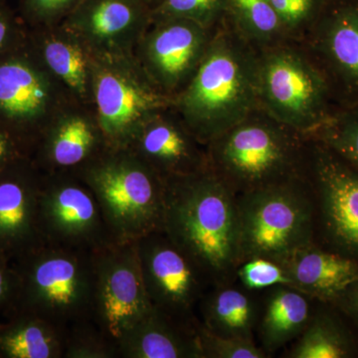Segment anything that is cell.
<instances>
[{
	"mask_svg": "<svg viewBox=\"0 0 358 358\" xmlns=\"http://www.w3.org/2000/svg\"><path fill=\"white\" fill-rule=\"evenodd\" d=\"M164 182L162 231L211 286L235 282L241 263L237 195L209 169Z\"/></svg>",
	"mask_w": 358,
	"mask_h": 358,
	"instance_id": "cell-1",
	"label": "cell"
},
{
	"mask_svg": "<svg viewBox=\"0 0 358 358\" xmlns=\"http://www.w3.org/2000/svg\"><path fill=\"white\" fill-rule=\"evenodd\" d=\"M257 67L258 50L223 20L194 74L174 99L185 126L204 145L259 108Z\"/></svg>",
	"mask_w": 358,
	"mask_h": 358,
	"instance_id": "cell-2",
	"label": "cell"
},
{
	"mask_svg": "<svg viewBox=\"0 0 358 358\" xmlns=\"http://www.w3.org/2000/svg\"><path fill=\"white\" fill-rule=\"evenodd\" d=\"M206 145L209 169L236 195L303 178L307 138L260 108Z\"/></svg>",
	"mask_w": 358,
	"mask_h": 358,
	"instance_id": "cell-3",
	"label": "cell"
},
{
	"mask_svg": "<svg viewBox=\"0 0 358 358\" xmlns=\"http://www.w3.org/2000/svg\"><path fill=\"white\" fill-rule=\"evenodd\" d=\"M94 254L43 244L11 261L18 275L14 313L36 315L66 331L92 322Z\"/></svg>",
	"mask_w": 358,
	"mask_h": 358,
	"instance_id": "cell-4",
	"label": "cell"
},
{
	"mask_svg": "<svg viewBox=\"0 0 358 358\" xmlns=\"http://www.w3.org/2000/svg\"><path fill=\"white\" fill-rule=\"evenodd\" d=\"M257 92L260 109L306 138L338 107L324 71L299 40L258 50Z\"/></svg>",
	"mask_w": 358,
	"mask_h": 358,
	"instance_id": "cell-5",
	"label": "cell"
},
{
	"mask_svg": "<svg viewBox=\"0 0 358 358\" xmlns=\"http://www.w3.org/2000/svg\"><path fill=\"white\" fill-rule=\"evenodd\" d=\"M79 176L96 195L117 243L162 230L166 182L131 150L108 148Z\"/></svg>",
	"mask_w": 358,
	"mask_h": 358,
	"instance_id": "cell-6",
	"label": "cell"
},
{
	"mask_svg": "<svg viewBox=\"0 0 358 358\" xmlns=\"http://www.w3.org/2000/svg\"><path fill=\"white\" fill-rule=\"evenodd\" d=\"M237 205L241 263L252 258L281 262L317 242L315 202L305 176L242 193Z\"/></svg>",
	"mask_w": 358,
	"mask_h": 358,
	"instance_id": "cell-7",
	"label": "cell"
},
{
	"mask_svg": "<svg viewBox=\"0 0 358 358\" xmlns=\"http://www.w3.org/2000/svg\"><path fill=\"white\" fill-rule=\"evenodd\" d=\"M303 176L315 207L317 243L358 261V171L307 138Z\"/></svg>",
	"mask_w": 358,
	"mask_h": 358,
	"instance_id": "cell-8",
	"label": "cell"
},
{
	"mask_svg": "<svg viewBox=\"0 0 358 358\" xmlns=\"http://www.w3.org/2000/svg\"><path fill=\"white\" fill-rule=\"evenodd\" d=\"M38 219L44 244L96 252L117 243L96 195L79 174L42 176Z\"/></svg>",
	"mask_w": 358,
	"mask_h": 358,
	"instance_id": "cell-9",
	"label": "cell"
},
{
	"mask_svg": "<svg viewBox=\"0 0 358 358\" xmlns=\"http://www.w3.org/2000/svg\"><path fill=\"white\" fill-rule=\"evenodd\" d=\"M138 262L152 307L174 319L195 324V310L211 284L164 231L136 240Z\"/></svg>",
	"mask_w": 358,
	"mask_h": 358,
	"instance_id": "cell-10",
	"label": "cell"
},
{
	"mask_svg": "<svg viewBox=\"0 0 358 358\" xmlns=\"http://www.w3.org/2000/svg\"><path fill=\"white\" fill-rule=\"evenodd\" d=\"M92 322L117 343L154 308L148 300L136 242L115 243L94 254Z\"/></svg>",
	"mask_w": 358,
	"mask_h": 358,
	"instance_id": "cell-11",
	"label": "cell"
},
{
	"mask_svg": "<svg viewBox=\"0 0 358 358\" xmlns=\"http://www.w3.org/2000/svg\"><path fill=\"white\" fill-rule=\"evenodd\" d=\"M98 128L109 148H124L141 127L174 99L127 71L99 67L94 74Z\"/></svg>",
	"mask_w": 358,
	"mask_h": 358,
	"instance_id": "cell-12",
	"label": "cell"
},
{
	"mask_svg": "<svg viewBox=\"0 0 358 358\" xmlns=\"http://www.w3.org/2000/svg\"><path fill=\"white\" fill-rule=\"evenodd\" d=\"M324 71L334 100L358 103V0H333L301 40Z\"/></svg>",
	"mask_w": 358,
	"mask_h": 358,
	"instance_id": "cell-13",
	"label": "cell"
},
{
	"mask_svg": "<svg viewBox=\"0 0 358 358\" xmlns=\"http://www.w3.org/2000/svg\"><path fill=\"white\" fill-rule=\"evenodd\" d=\"M42 176L29 159L0 173V256L13 261L44 244L38 202Z\"/></svg>",
	"mask_w": 358,
	"mask_h": 358,
	"instance_id": "cell-14",
	"label": "cell"
},
{
	"mask_svg": "<svg viewBox=\"0 0 358 358\" xmlns=\"http://www.w3.org/2000/svg\"><path fill=\"white\" fill-rule=\"evenodd\" d=\"M49 101L48 80L27 54H0V127L25 148L26 134L43 117Z\"/></svg>",
	"mask_w": 358,
	"mask_h": 358,
	"instance_id": "cell-15",
	"label": "cell"
},
{
	"mask_svg": "<svg viewBox=\"0 0 358 358\" xmlns=\"http://www.w3.org/2000/svg\"><path fill=\"white\" fill-rule=\"evenodd\" d=\"M213 31L182 18L155 21L145 42V59L157 83L167 91L185 86L199 67Z\"/></svg>",
	"mask_w": 358,
	"mask_h": 358,
	"instance_id": "cell-16",
	"label": "cell"
},
{
	"mask_svg": "<svg viewBox=\"0 0 358 358\" xmlns=\"http://www.w3.org/2000/svg\"><path fill=\"white\" fill-rule=\"evenodd\" d=\"M159 114L148 120L124 148L143 159L164 179L208 169L207 145L185 122L181 126Z\"/></svg>",
	"mask_w": 358,
	"mask_h": 358,
	"instance_id": "cell-17",
	"label": "cell"
},
{
	"mask_svg": "<svg viewBox=\"0 0 358 358\" xmlns=\"http://www.w3.org/2000/svg\"><path fill=\"white\" fill-rule=\"evenodd\" d=\"M289 286L313 300L334 303L358 281V261L315 242L281 262Z\"/></svg>",
	"mask_w": 358,
	"mask_h": 358,
	"instance_id": "cell-18",
	"label": "cell"
},
{
	"mask_svg": "<svg viewBox=\"0 0 358 358\" xmlns=\"http://www.w3.org/2000/svg\"><path fill=\"white\" fill-rule=\"evenodd\" d=\"M197 324L152 310L117 341L120 358H203Z\"/></svg>",
	"mask_w": 358,
	"mask_h": 358,
	"instance_id": "cell-19",
	"label": "cell"
},
{
	"mask_svg": "<svg viewBox=\"0 0 358 358\" xmlns=\"http://www.w3.org/2000/svg\"><path fill=\"white\" fill-rule=\"evenodd\" d=\"M152 18V8L140 0H79L68 26L93 43L113 46Z\"/></svg>",
	"mask_w": 358,
	"mask_h": 358,
	"instance_id": "cell-20",
	"label": "cell"
},
{
	"mask_svg": "<svg viewBox=\"0 0 358 358\" xmlns=\"http://www.w3.org/2000/svg\"><path fill=\"white\" fill-rule=\"evenodd\" d=\"M40 164L47 174L81 173L109 145L100 129L88 120L72 115L61 120L43 134Z\"/></svg>",
	"mask_w": 358,
	"mask_h": 358,
	"instance_id": "cell-21",
	"label": "cell"
},
{
	"mask_svg": "<svg viewBox=\"0 0 358 358\" xmlns=\"http://www.w3.org/2000/svg\"><path fill=\"white\" fill-rule=\"evenodd\" d=\"M312 301L287 285L267 289L256 327L259 345L267 357L300 336L315 312Z\"/></svg>",
	"mask_w": 358,
	"mask_h": 358,
	"instance_id": "cell-22",
	"label": "cell"
},
{
	"mask_svg": "<svg viewBox=\"0 0 358 358\" xmlns=\"http://www.w3.org/2000/svg\"><path fill=\"white\" fill-rule=\"evenodd\" d=\"M233 282L207 289L199 303L200 324L219 336L255 339L260 305L252 292Z\"/></svg>",
	"mask_w": 358,
	"mask_h": 358,
	"instance_id": "cell-23",
	"label": "cell"
},
{
	"mask_svg": "<svg viewBox=\"0 0 358 358\" xmlns=\"http://www.w3.org/2000/svg\"><path fill=\"white\" fill-rule=\"evenodd\" d=\"M66 331L16 312L0 322V358H64Z\"/></svg>",
	"mask_w": 358,
	"mask_h": 358,
	"instance_id": "cell-24",
	"label": "cell"
},
{
	"mask_svg": "<svg viewBox=\"0 0 358 358\" xmlns=\"http://www.w3.org/2000/svg\"><path fill=\"white\" fill-rule=\"evenodd\" d=\"M357 353V343L338 315L320 310L313 312L308 326L285 357L348 358Z\"/></svg>",
	"mask_w": 358,
	"mask_h": 358,
	"instance_id": "cell-25",
	"label": "cell"
},
{
	"mask_svg": "<svg viewBox=\"0 0 358 358\" xmlns=\"http://www.w3.org/2000/svg\"><path fill=\"white\" fill-rule=\"evenodd\" d=\"M224 20L257 50L288 39L270 0H226Z\"/></svg>",
	"mask_w": 358,
	"mask_h": 358,
	"instance_id": "cell-26",
	"label": "cell"
},
{
	"mask_svg": "<svg viewBox=\"0 0 358 358\" xmlns=\"http://www.w3.org/2000/svg\"><path fill=\"white\" fill-rule=\"evenodd\" d=\"M308 138L320 141L358 171V103L336 108Z\"/></svg>",
	"mask_w": 358,
	"mask_h": 358,
	"instance_id": "cell-27",
	"label": "cell"
},
{
	"mask_svg": "<svg viewBox=\"0 0 358 358\" xmlns=\"http://www.w3.org/2000/svg\"><path fill=\"white\" fill-rule=\"evenodd\" d=\"M43 58L52 72L71 89L84 94L87 84V61L76 44L60 39H49L43 45Z\"/></svg>",
	"mask_w": 358,
	"mask_h": 358,
	"instance_id": "cell-28",
	"label": "cell"
},
{
	"mask_svg": "<svg viewBox=\"0 0 358 358\" xmlns=\"http://www.w3.org/2000/svg\"><path fill=\"white\" fill-rule=\"evenodd\" d=\"M225 13L226 0H162L152 9V18H182L213 30L225 20Z\"/></svg>",
	"mask_w": 358,
	"mask_h": 358,
	"instance_id": "cell-29",
	"label": "cell"
},
{
	"mask_svg": "<svg viewBox=\"0 0 358 358\" xmlns=\"http://www.w3.org/2000/svg\"><path fill=\"white\" fill-rule=\"evenodd\" d=\"M64 358H120L117 343L94 322L75 324L66 331Z\"/></svg>",
	"mask_w": 358,
	"mask_h": 358,
	"instance_id": "cell-30",
	"label": "cell"
},
{
	"mask_svg": "<svg viewBox=\"0 0 358 358\" xmlns=\"http://www.w3.org/2000/svg\"><path fill=\"white\" fill-rule=\"evenodd\" d=\"M288 39L301 41L333 0H270Z\"/></svg>",
	"mask_w": 358,
	"mask_h": 358,
	"instance_id": "cell-31",
	"label": "cell"
},
{
	"mask_svg": "<svg viewBox=\"0 0 358 358\" xmlns=\"http://www.w3.org/2000/svg\"><path fill=\"white\" fill-rule=\"evenodd\" d=\"M197 334L203 358H266L265 352L255 339L219 336L205 329L201 324Z\"/></svg>",
	"mask_w": 358,
	"mask_h": 358,
	"instance_id": "cell-32",
	"label": "cell"
},
{
	"mask_svg": "<svg viewBox=\"0 0 358 358\" xmlns=\"http://www.w3.org/2000/svg\"><path fill=\"white\" fill-rule=\"evenodd\" d=\"M236 280L247 291H267L279 285L289 286L281 264L267 258H252L240 264L236 271Z\"/></svg>",
	"mask_w": 358,
	"mask_h": 358,
	"instance_id": "cell-33",
	"label": "cell"
},
{
	"mask_svg": "<svg viewBox=\"0 0 358 358\" xmlns=\"http://www.w3.org/2000/svg\"><path fill=\"white\" fill-rule=\"evenodd\" d=\"M18 296V275L13 264L0 256V319L13 315Z\"/></svg>",
	"mask_w": 358,
	"mask_h": 358,
	"instance_id": "cell-34",
	"label": "cell"
},
{
	"mask_svg": "<svg viewBox=\"0 0 358 358\" xmlns=\"http://www.w3.org/2000/svg\"><path fill=\"white\" fill-rule=\"evenodd\" d=\"M79 0H23V10L28 17L47 20L72 10Z\"/></svg>",
	"mask_w": 358,
	"mask_h": 358,
	"instance_id": "cell-35",
	"label": "cell"
},
{
	"mask_svg": "<svg viewBox=\"0 0 358 358\" xmlns=\"http://www.w3.org/2000/svg\"><path fill=\"white\" fill-rule=\"evenodd\" d=\"M23 159H28L26 148L0 127V173Z\"/></svg>",
	"mask_w": 358,
	"mask_h": 358,
	"instance_id": "cell-36",
	"label": "cell"
},
{
	"mask_svg": "<svg viewBox=\"0 0 358 358\" xmlns=\"http://www.w3.org/2000/svg\"><path fill=\"white\" fill-rule=\"evenodd\" d=\"M358 327V281L334 303Z\"/></svg>",
	"mask_w": 358,
	"mask_h": 358,
	"instance_id": "cell-37",
	"label": "cell"
},
{
	"mask_svg": "<svg viewBox=\"0 0 358 358\" xmlns=\"http://www.w3.org/2000/svg\"><path fill=\"white\" fill-rule=\"evenodd\" d=\"M14 36V23L8 11L0 3V54L10 50Z\"/></svg>",
	"mask_w": 358,
	"mask_h": 358,
	"instance_id": "cell-38",
	"label": "cell"
},
{
	"mask_svg": "<svg viewBox=\"0 0 358 358\" xmlns=\"http://www.w3.org/2000/svg\"><path fill=\"white\" fill-rule=\"evenodd\" d=\"M140 1L147 4V6H150V8L152 9L155 8V7L157 6L162 0H140Z\"/></svg>",
	"mask_w": 358,
	"mask_h": 358,
	"instance_id": "cell-39",
	"label": "cell"
},
{
	"mask_svg": "<svg viewBox=\"0 0 358 358\" xmlns=\"http://www.w3.org/2000/svg\"><path fill=\"white\" fill-rule=\"evenodd\" d=\"M0 3H1V0H0Z\"/></svg>",
	"mask_w": 358,
	"mask_h": 358,
	"instance_id": "cell-40",
	"label": "cell"
}]
</instances>
